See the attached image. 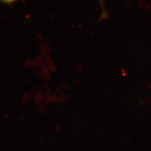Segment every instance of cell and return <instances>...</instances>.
<instances>
[{"label": "cell", "mask_w": 151, "mask_h": 151, "mask_svg": "<svg viewBox=\"0 0 151 151\" xmlns=\"http://www.w3.org/2000/svg\"><path fill=\"white\" fill-rule=\"evenodd\" d=\"M2 2L7 4H10V3L14 1H1Z\"/></svg>", "instance_id": "cell-1"}]
</instances>
